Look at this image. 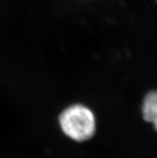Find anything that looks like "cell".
<instances>
[{
  "label": "cell",
  "mask_w": 157,
  "mask_h": 158,
  "mask_svg": "<svg viewBox=\"0 0 157 158\" xmlns=\"http://www.w3.org/2000/svg\"><path fill=\"white\" fill-rule=\"evenodd\" d=\"M63 132L76 141H84L95 133L96 120L92 111L87 107L76 104L66 108L60 116Z\"/></svg>",
  "instance_id": "6da1fadb"
},
{
  "label": "cell",
  "mask_w": 157,
  "mask_h": 158,
  "mask_svg": "<svg viewBox=\"0 0 157 158\" xmlns=\"http://www.w3.org/2000/svg\"><path fill=\"white\" fill-rule=\"evenodd\" d=\"M143 119L152 123L157 131V90L151 91L146 95L142 106Z\"/></svg>",
  "instance_id": "7a4b0ae2"
}]
</instances>
